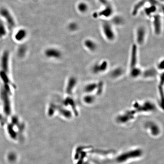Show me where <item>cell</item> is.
<instances>
[{
  "label": "cell",
  "instance_id": "cell-22",
  "mask_svg": "<svg viewBox=\"0 0 164 164\" xmlns=\"http://www.w3.org/2000/svg\"><path fill=\"white\" fill-rule=\"evenodd\" d=\"M104 88V84L103 82L102 81L98 82L97 87L95 93L98 95H101L103 93Z\"/></svg>",
  "mask_w": 164,
  "mask_h": 164
},
{
  "label": "cell",
  "instance_id": "cell-10",
  "mask_svg": "<svg viewBox=\"0 0 164 164\" xmlns=\"http://www.w3.org/2000/svg\"><path fill=\"white\" fill-rule=\"evenodd\" d=\"M137 52L136 46L134 45L132 48L131 58H130V68L137 66V59H138Z\"/></svg>",
  "mask_w": 164,
  "mask_h": 164
},
{
  "label": "cell",
  "instance_id": "cell-11",
  "mask_svg": "<svg viewBox=\"0 0 164 164\" xmlns=\"http://www.w3.org/2000/svg\"><path fill=\"white\" fill-rule=\"evenodd\" d=\"M28 36L27 31L24 29H21L18 30L15 36V39L18 41H24Z\"/></svg>",
  "mask_w": 164,
  "mask_h": 164
},
{
  "label": "cell",
  "instance_id": "cell-14",
  "mask_svg": "<svg viewBox=\"0 0 164 164\" xmlns=\"http://www.w3.org/2000/svg\"><path fill=\"white\" fill-rule=\"evenodd\" d=\"M84 45L90 51L94 52L97 49V45L94 41L91 40H86L84 41Z\"/></svg>",
  "mask_w": 164,
  "mask_h": 164
},
{
  "label": "cell",
  "instance_id": "cell-24",
  "mask_svg": "<svg viewBox=\"0 0 164 164\" xmlns=\"http://www.w3.org/2000/svg\"><path fill=\"white\" fill-rule=\"evenodd\" d=\"M161 22L160 18L158 16L156 17L154 21L155 27L156 32L158 33L160 31Z\"/></svg>",
  "mask_w": 164,
  "mask_h": 164
},
{
  "label": "cell",
  "instance_id": "cell-16",
  "mask_svg": "<svg viewBox=\"0 0 164 164\" xmlns=\"http://www.w3.org/2000/svg\"><path fill=\"white\" fill-rule=\"evenodd\" d=\"M96 97L93 94H86L83 98V101L84 103L88 105H91L94 103Z\"/></svg>",
  "mask_w": 164,
  "mask_h": 164
},
{
  "label": "cell",
  "instance_id": "cell-19",
  "mask_svg": "<svg viewBox=\"0 0 164 164\" xmlns=\"http://www.w3.org/2000/svg\"><path fill=\"white\" fill-rule=\"evenodd\" d=\"M27 51V47L24 45H22L18 48L17 51L18 56L23 58L26 55Z\"/></svg>",
  "mask_w": 164,
  "mask_h": 164
},
{
  "label": "cell",
  "instance_id": "cell-9",
  "mask_svg": "<svg viewBox=\"0 0 164 164\" xmlns=\"http://www.w3.org/2000/svg\"><path fill=\"white\" fill-rule=\"evenodd\" d=\"M97 84L98 83L91 82L85 86L84 90L86 94H93V93L96 92Z\"/></svg>",
  "mask_w": 164,
  "mask_h": 164
},
{
  "label": "cell",
  "instance_id": "cell-3",
  "mask_svg": "<svg viewBox=\"0 0 164 164\" xmlns=\"http://www.w3.org/2000/svg\"><path fill=\"white\" fill-rule=\"evenodd\" d=\"M108 67V62L106 61H101L93 65L92 67V71L95 74H100L106 72Z\"/></svg>",
  "mask_w": 164,
  "mask_h": 164
},
{
  "label": "cell",
  "instance_id": "cell-20",
  "mask_svg": "<svg viewBox=\"0 0 164 164\" xmlns=\"http://www.w3.org/2000/svg\"><path fill=\"white\" fill-rule=\"evenodd\" d=\"M77 8L80 12L84 13L88 11V6L86 3L81 2L78 4Z\"/></svg>",
  "mask_w": 164,
  "mask_h": 164
},
{
  "label": "cell",
  "instance_id": "cell-2",
  "mask_svg": "<svg viewBox=\"0 0 164 164\" xmlns=\"http://www.w3.org/2000/svg\"><path fill=\"white\" fill-rule=\"evenodd\" d=\"M0 15L6 21L8 28L12 29L16 26L15 21L9 10L6 7L0 8Z\"/></svg>",
  "mask_w": 164,
  "mask_h": 164
},
{
  "label": "cell",
  "instance_id": "cell-8",
  "mask_svg": "<svg viewBox=\"0 0 164 164\" xmlns=\"http://www.w3.org/2000/svg\"><path fill=\"white\" fill-rule=\"evenodd\" d=\"M77 84V80L75 77H71L68 80L66 88L67 94L71 95Z\"/></svg>",
  "mask_w": 164,
  "mask_h": 164
},
{
  "label": "cell",
  "instance_id": "cell-1",
  "mask_svg": "<svg viewBox=\"0 0 164 164\" xmlns=\"http://www.w3.org/2000/svg\"><path fill=\"white\" fill-rule=\"evenodd\" d=\"M133 108L136 112H153L156 109V106L154 103L150 101H146L141 103H135L133 105Z\"/></svg>",
  "mask_w": 164,
  "mask_h": 164
},
{
  "label": "cell",
  "instance_id": "cell-6",
  "mask_svg": "<svg viewBox=\"0 0 164 164\" xmlns=\"http://www.w3.org/2000/svg\"><path fill=\"white\" fill-rule=\"evenodd\" d=\"M104 33L107 39L110 41H113L115 38V34L113 28L109 23L106 22L103 24Z\"/></svg>",
  "mask_w": 164,
  "mask_h": 164
},
{
  "label": "cell",
  "instance_id": "cell-15",
  "mask_svg": "<svg viewBox=\"0 0 164 164\" xmlns=\"http://www.w3.org/2000/svg\"><path fill=\"white\" fill-rule=\"evenodd\" d=\"M143 71L137 66L130 68V74L132 78H136L141 76Z\"/></svg>",
  "mask_w": 164,
  "mask_h": 164
},
{
  "label": "cell",
  "instance_id": "cell-21",
  "mask_svg": "<svg viewBox=\"0 0 164 164\" xmlns=\"http://www.w3.org/2000/svg\"><path fill=\"white\" fill-rule=\"evenodd\" d=\"M148 125L150 128V130L152 132V133L154 135H156L158 134V133L159 130L158 127L157 125L154 123H149Z\"/></svg>",
  "mask_w": 164,
  "mask_h": 164
},
{
  "label": "cell",
  "instance_id": "cell-7",
  "mask_svg": "<svg viewBox=\"0 0 164 164\" xmlns=\"http://www.w3.org/2000/svg\"><path fill=\"white\" fill-rule=\"evenodd\" d=\"M136 111L135 110H130L125 112L123 114L119 116L117 118L118 121L121 123H125L129 120L134 118L135 114Z\"/></svg>",
  "mask_w": 164,
  "mask_h": 164
},
{
  "label": "cell",
  "instance_id": "cell-4",
  "mask_svg": "<svg viewBox=\"0 0 164 164\" xmlns=\"http://www.w3.org/2000/svg\"><path fill=\"white\" fill-rule=\"evenodd\" d=\"M44 54L50 59L58 60L62 58L63 54L59 50L55 48H49L45 50Z\"/></svg>",
  "mask_w": 164,
  "mask_h": 164
},
{
  "label": "cell",
  "instance_id": "cell-18",
  "mask_svg": "<svg viewBox=\"0 0 164 164\" xmlns=\"http://www.w3.org/2000/svg\"><path fill=\"white\" fill-rule=\"evenodd\" d=\"M7 34L6 26L3 22L0 20V38H2Z\"/></svg>",
  "mask_w": 164,
  "mask_h": 164
},
{
  "label": "cell",
  "instance_id": "cell-17",
  "mask_svg": "<svg viewBox=\"0 0 164 164\" xmlns=\"http://www.w3.org/2000/svg\"><path fill=\"white\" fill-rule=\"evenodd\" d=\"M157 74V70L153 68H149L143 71L142 75L145 78L155 77Z\"/></svg>",
  "mask_w": 164,
  "mask_h": 164
},
{
  "label": "cell",
  "instance_id": "cell-5",
  "mask_svg": "<svg viewBox=\"0 0 164 164\" xmlns=\"http://www.w3.org/2000/svg\"><path fill=\"white\" fill-rule=\"evenodd\" d=\"M141 155V151L140 150H133V151L129 152L120 155L118 158V161L120 163H122L130 159L140 157Z\"/></svg>",
  "mask_w": 164,
  "mask_h": 164
},
{
  "label": "cell",
  "instance_id": "cell-23",
  "mask_svg": "<svg viewBox=\"0 0 164 164\" xmlns=\"http://www.w3.org/2000/svg\"><path fill=\"white\" fill-rule=\"evenodd\" d=\"M78 28V25L76 23L73 22L68 24V29L70 31L74 32L77 31Z\"/></svg>",
  "mask_w": 164,
  "mask_h": 164
},
{
  "label": "cell",
  "instance_id": "cell-25",
  "mask_svg": "<svg viewBox=\"0 0 164 164\" xmlns=\"http://www.w3.org/2000/svg\"><path fill=\"white\" fill-rule=\"evenodd\" d=\"M164 60L160 61L159 62L158 64H157V67L158 68V70H162L164 69Z\"/></svg>",
  "mask_w": 164,
  "mask_h": 164
},
{
  "label": "cell",
  "instance_id": "cell-12",
  "mask_svg": "<svg viewBox=\"0 0 164 164\" xmlns=\"http://www.w3.org/2000/svg\"><path fill=\"white\" fill-rule=\"evenodd\" d=\"M145 30L143 28H139L137 32V41L138 44L142 45L145 41Z\"/></svg>",
  "mask_w": 164,
  "mask_h": 164
},
{
  "label": "cell",
  "instance_id": "cell-13",
  "mask_svg": "<svg viewBox=\"0 0 164 164\" xmlns=\"http://www.w3.org/2000/svg\"><path fill=\"white\" fill-rule=\"evenodd\" d=\"M124 73V70L120 67L115 68L112 70L110 73V76L113 79L119 78L123 75Z\"/></svg>",
  "mask_w": 164,
  "mask_h": 164
}]
</instances>
